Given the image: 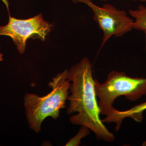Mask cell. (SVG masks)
<instances>
[{"mask_svg":"<svg viewBox=\"0 0 146 146\" xmlns=\"http://www.w3.org/2000/svg\"><path fill=\"white\" fill-rule=\"evenodd\" d=\"M92 72V64L87 57H83L68 71V79L72 83L70 88L71 95L68 97L70 104L67 113L70 115L78 112L70 117L73 124L89 128L99 140L114 142L115 136L100 118V110L97 100Z\"/></svg>","mask_w":146,"mask_h":146,"instance_id":"cell-1","label":"cell"},{"mask_svg":"<svg viewBox=\"0 0 146 146\" xmlns=\"http://www.w3.org/2000/svg\"><path fill=\"white\" fill-rule=\"evenodd\" d=\"M68 70L58 74L50 82L52 91L44 96L27 93L24 96V106L30 127L36 133L41 130V125L48 117L56 119L60 110L66 107L71 84L68 79Z\"/></svg>","mask_w":146,"mask_h":146,"instance_id":"cell-2","label":"cell"},{"mask_svg":"<svg viewBox=\"0 0 146 146\" xmlns=\"http://www.w3.org/2000/svg\"><path fill=\"white\" fill-rule=\"evenodd\" d=\"M95 89L99 99L100 114L107 115L118 97L125 96L127 100L134 102L146 95V78H131L124 72L112 71L104 83H100L95 80Z\"/></svg>","mask_w":146,"mask_h":146,"instance_id":"cell-3","label":"cell"},{"mask_svg":"<svg viewBox=\"0 0 146 146\" xmlns=\"http://www.w3.org/2000/svg\"><path fill=\"white\" fill-rule=\"evenodd\" d=\"M88 6L94 13V21L102 31V47L112 36L122 37L133 29V20L124 10H120L111 5L106 4L102 7L94 3L92 0H72Z\"/></svg>","mask_w":146,"mask_h":146,"instance_id":"cell-4","label":"cell"},{"mask_svg":"<svg viewBox=\"0 0 146 146\" xmlns=\"http://www.w3.org/2000/svg\"><path fill=\"white\" fill-rule=\"evenodd\" d=\"M9 13L8 23L0 26V35L11 37L20 54L25 52L29 38L44 41L46 36L51 31L52 26L44 20L42 14L26 20H20L11 17Z\"/></svg>","mask_w":146,"mask_h":146,"instance_id":"cell-5","label":"cell"},{"mask_svg":"<svg viewBox=\"0 0 146 146\" xmlns=\"http://www.w3.org/2000/svg\"><path fill=\"white\" fill-rule=\"evenodd\" d=\"M146 110V101L124 111H119L113 107L106 115V117L102 121L104 123H115V129L117 132L119 130L123 120L125 118H131L137 122L141 123L143 119V112Z\"/></svg>","mask_w":146,"mask_h":146,"instance_id":"cell-6","label":"cell"},{"mask_svg":"<svg viewBox=\"0 0 146 146\" xmlns=\"http://www.w3.org/2000/svg\"><path fill=\"white\" fill-rule=\"evenodd\" d=\"M129 13L135 19L133 23V29L146 33V7L140 5L136 10H129Z\"/></svg>","mask_w":146,"mask_h":146,"instance_id":"cell-7","label":"cell"},{"mask_svg":"<svg viewBox=\"0 0 146 146\" xmlns=\"http://www.w3.org/2000/svg\"><path fill=\"white\" fill-rule=\"evenodd\" d=\"M90 130L89 128L84 126H82L77 134L74 137L71 138L65 146H79L82 139L90 134Z\"/></svg>","mask_w":146,"mask_h":146,"instance_id":"cell-8","label":"cell"},{"mask_svg":"<svg viewBox=\"0 0 146 146\" xmlns=\"http://www.w3.org/2000/svg\"><path fill=\"white\" fill-rule=\"evenodd\" d=\"M102 1H106L107 0H100ZM133 1H140L141 2H146V0H133Z\"/></svg>","mask_w":146,"mask_h":146,"instance_id":"cell-9","label":"cell"},{"mask_svg":"<svg viewBox=\"0 0 146 146\" xmlns=\"http://www.w3.org/2000/svg\"><path fill=\"white\" fill-rule=\"evenodd\" d=\"M3 55L1 53H0V61H1V60H3Z\"/></svg>","mask_w":146,"mask_h":146,"instance_id":"cell-10","label":"cell"},{"mask_svg":"<svg viewBox=\"0 0 146 146\" xmlns=\"http://www.w3.org/2000/svg\"><path fill=\"white\" fill-rule=\"evenodd\" d=\"M143 146H146V141L144 142L143 143Z\"/></svg>","mask_w":146,"mask_h":146,"instance_id":"cell-11","label":"cell"}]
</instances>
